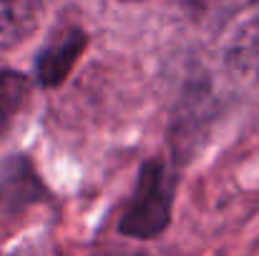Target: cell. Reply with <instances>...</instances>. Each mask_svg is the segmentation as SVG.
<instances>
[{"instance_id": "cell-1", "label": "cell", "mask_w": 259, "mask_h": 256, "mask_svg": "<svg viewBox=\"0 0 259 256\" xmlns=\"http://www.w3.org/2000/svg\"><path fill=\"white\" fill-rule=\"evenodd\" d=\"M176 181L169 166L159 159L146 161L139 171L134 196L121 216L118 231L131 239H156L171 221Z\"/></svg>"}, {"instance_id": "cell-2", "label": "cell", "mask_w": 259, "mask_h": 256, "mask_svg": "<svg viewBox=\"0 0 259 256\" xmlns=\"http://www.w3.org/2000/svg\"><path fill=\"white\" fill-rule=\"evenodd\" d=\"M86 45L88 38L78 25L56 28L35 61V73H38L40 85L56 88L63 83L68 78V73L73 71L76 61L81 58V53L86 50Z\"/></svg>"}, {"instance_id": "cell-3", "label": "cell", "mask_w": 259, "mask_h": 256, "mask_svg": "<svg viewBox=\"0 0 259 256\" xmlns=\"http://www.w3.org/2000/svg\"><path fill=\"white\" fill-rule=\"evenodd\" d=\"M46 0H0V48L25 40L40 23Z\"/></svg>"}, {"instance_id": "cell-4", "label": "cell", "mask_w": 259, "mask_h": 256, "mask_svg": "<svg viewBox=\"0 0 259 256\" xmlns=\"http://www.w3.org/2000/svg\"><path fill=\"white\" fill-rule=\"evenodd\" d=\"M43 186L38 183L35 173L30 171L25 159H15L5 178L0 181V214L20 211L35 198H43Z\"/></svg>"}, {"instance_id": "cell-5", "label": "cell", "mask_w": 259, "mask_h": 256, "mask_svg": "<svg viewBox=\"0 0 259 256\" xmlns=\"http://www.w3.org/2000/svg\"><path fill=\"white\" fill-rule=\"evenodd\" d=\"M229 58L239 71H259V0H252V13L234 35Z\"/></svg>"}, {"instance_id": "cell-6", "label": "cell", "mask_w": 259, "mask_h": 256, "mask_svg": "<svg viewBox=\"0 0 259 256\" xmlns=\"http://www.w3.org/2000/svg\"><path fill=\"white\" fill-rule=\"evenodd\" d=\"M28 95V78L15 71H0V136L13 126Z\"/></svg>"}, {"instance_id": "cell-7", "label": "cell", "mask_w": 259, "mask_h": 256, "mask_svg": "<svg viewBox=\"0 0 259 256\" xmlns=\"http://www.w3.org/2000/svg\"><path fill=\"white\" fill-rule=\"evenodd\" d=\"M96 256H149L144 251H108V254H96Z\"/></svg>"}]
</instances>
